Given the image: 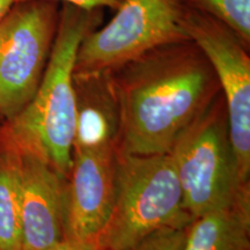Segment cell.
Instances as JSON below:
<instances>
[{"label":"cell","mask_w":250,"mask_h":250,"mask_svg":"<svg viewBox=\"0 0 250 250\" xmlns=\"http://www.w3.org/2000/svg\"><path fill=\"white\" fill-rule=\"evenodd\" d=\"M184 7L219 19L250 46V0H180Z\"/></svg>","instance_id":"4fadbf2b"},{"label":"cell","mask_w":250,"mask_h":250,"mask_svg":"<svg viewBox=\"0 0 250 250\" xmlns=\"http://www.w3.org/2000/svg\"><path fill=\"white\" fill-rule=\"evenodd\" d=\"M110 72L120 104V155L169 153L221 93L191 40L156 46Z\"/></svg>","instance_id":"6da1fadb"},{"label":"cell","mask_w":250,"mask_h":250,"mask_svg":"<svg viewBox=\"0 0 250 250\" xmlns=\"http://www.w3.org/2000/svg\"><path fill=\"white\" fill-rule=\"evenodd\" d=\"M189 226L158 230L143 240L133 250H183Z\"/></svg>","instance_id":"5bb4252c"},{"label":"cell","mask_w":250,"mask_h":250,"mask_svg":"<svg viewBox=\"0 0 250 250\" xmlns=\"http://www.w3.org/2000/svg\"><path fill=\"white\" fill-rule=\"evenodd\" d=\"M117 166L116 147L72 152L65 184L64 239L96 242L114 206Z\"/></svg>","instance_id":"ba28073f"},{"label":"cell","mask_w":250,"mask_h":250,"mask_svg":"<svg viewBox=\"0 0 250 250\" xmlns=\"http://www.w3.org/2000/svg\"><path fill=\"white\" fill-rule=\"evenodd\" d=\"M182 27L189 40L202 50L217 76L226 102L237 170L243 182H250L249 46L219 19L184 6Z\"/></svg>","instance_id":"52a82bcc"},{"label":"cell","mask_w":250,"mask_h":250,"mask_svg":"<svg viewBox=\"0 0 250 250\" xmlns=\"http://www.w3.org/2000/svg\"><path fill=\"white\" fill-rule=\"evenodd\" d=\"M42 250H101L95 241H74L64 239L61 242Z\"/></svg>","instance_id":"2e32d148"},{"label":"cell","mask_w":250,"mask_h":250,"mask_svg":"<svg viewBox=\"0 0 250 250\" xmlns=\"http://www.w3.org/2000/svg\"><path fill=\"white\" fill-rule=\"evenodd\" d=\"M18 149L21 247L42 250L64 240L66 179L36 153Z\"/></svg>","instance_id":"9c48e42d"},{"label":"cell","mask_w":250,"mask_h":250,"mask_svg":"<svg viewBox=\"0 0 250 250\" xmlns=\"http://www.w3.org/2000/svg\"><path fill=\"white\" fill-rule=\"evenodd\" d=\"M183 250H250V189L230 204L193 219Z\"/></svg>","instance_id":"8fae6325"},{"label":"cell","mask_w":250,"mask_h":250,"mask_svg":"<svg viewBox=\"0 0 250 250\" xmlns=\"http://www.w3.org/2000/svg\"><path fill=\"white\" fill-rule=\"evenodd\" d=\"M76 129L72 152L117 148L120 104L110 70L73 72Z\"/></svg>","instance_id":"30bf717a"},{"label":"cell","mask_w":250,"mask_h":250,"mask_svg":"<svg viewBox=\"0 0 250 250\" xmlns=\"http://www.w3.org/2000/svg\"><path fill=\"white\" fill-rule=\"evenodd\" d=\"M169 153L184 206L192 219L230 204L250 189V182H243L237 170L221 93L177 138Z\"/></svg>","instance_id":"277c9868"},{"label":"cell","mask_w":250,"mask_h":250,"mask_svg":"<svg viewBox=\"0 0 250 250\" xmlns=\"http://www.w3.org/2000/svg\"><path fill=\"white\" fill-rule=\"evenodd\" d=\"M15 2L17 0H0V20L8 13V11Z\"/></svg>","instance_id":"e0dca14e"},{"label":"cell","mask_w":250,"mask_h":250,"mask_svg":"<svg viewBox=\"0 0 250 250\" xmlns=\"http://www.w3.org/2000/svg\"><path fill=\"white\" fill-rule=\"evenodd\" d=\"M103 9L61 4L57 34L39 88L13 120L4 122L18 147L36 153L65 179L72 164L74 62L81 41L102 22Z\"/></svg>","instance_id":"7a4b0ae2"},{"label":"cell","mask_w":250,"mask_h":250,"mask_svg":"<svg viewBox=\"0 0 250 250\" xmlns=\"http://www.w3.org/2000/svg\"><path fill=\"white\" fill-rule=\"evenodd\" d=\"M19 193V149L4 123L0 125V250H22Z\"/></svg>","instance_id":"7c38bea8"},{"label":"cell","mask_w":250,"mask_h":250,"mask_svg":"<svg viewBox=\"0 0 250 250\" xmlns=\"http://www.w3.org/2000/svg\"><path fill=\"white\" fill-rule=\"evenodd\" d=\"M61 4L17 1L0 20V117L8 122L29 103L44 74Z\"/></svg>","instance_id":"5b68a950"},{"label":"cell","mask_w":250,"mask_h":250,"mask_svg":"<svg viewBox=\"0 0 250 250\" xmlns=\"http://www.w3.org/2000/svg\"><path fill=\"white\" fill-rule=\"evenodd\" d=\"M23 1V0H17ZM59 4H70L76 7L83 9H104L109 8L111 11H116L123 0H54Z\"/></svg>","instance_id":"9a60e30c"},{"label":"cell","mask_w":250,"mask_h":250,"mask_svg":"<svg viewBox=\"0 0 250 250\" xmlns=\"http://www.w3.org/2000/svg\"><path fill=\"white\" fill-rule=\"evenodd\" d=\"M192 220L170 153L118 154L114 206L96 240L100 249L133 250L151 234Z\"/></svg>","instance_id":"3957f363"},{"label":"cell","mask_w":250,"mask_h":250,"mask_svg":"<svg viewBox=\"0 0 250 250\" xmlns=\"http://www.w3.org/2000/svg\"><path fill=\"white\" fill-rule=\"evenodd\" d=\"M182 13L180 0H123L104 27L81 41L74 72L114 70L156 46L189 40Z\"/></svg>","instance_id":"8992f818"}]
</instances>
